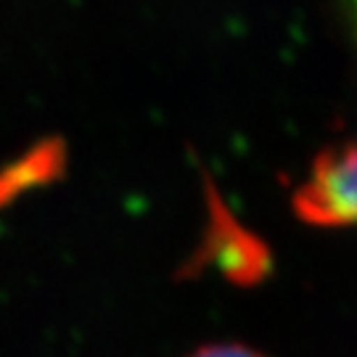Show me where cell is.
Returning a JSON list of instances; mask_svg holds the SVG:
<instances>
[{
  "instance_id": "obj_3",
  "label": "cell",
  "mask_w": 357,
  "mask_h": 357,
  "mask_svg": "<svg viewBox=\"0 0 357 357\" xmlns=\"http://www.w3.org/2000/svg\"><path fill=\"white\" fill-rule=\"evenodd\" d=\"M355 3H357V0H355Z\"/></svg>"
},
{
  "instance_id": "obj_2",
  "label": "cell",
  "mask_w": 357,
  "mask_h": 357,
  "mask_svg": "<svg viewBox=\"0 0 357 357\" xmlns=\"http://www.w3.org/2000/svg\"><path fill=\"white\" fill-rule=\"evenodd\" d=\"M191 357H265V355H259V352L241 344H209L196 349Z\"/></svg>"
},
{
  "instance_id": "obj_1",
  "label": "cell",
  "mask_w": 357,
  "mask_h": 357,
  "mask_svg": "<svg viewBox=\"0 0 357 357\" xmlns=\"http://www.w3.org/2000/svg\"><path fill=\"white\" fill-rule=\"evenodd\" d=\"M294 212L326 228L357 225V141L328 149L312 162L307 180L294 191Z\"/></svg>"
}]
</instances>
